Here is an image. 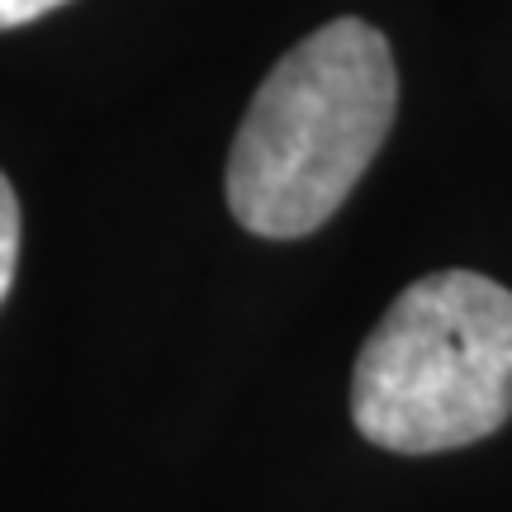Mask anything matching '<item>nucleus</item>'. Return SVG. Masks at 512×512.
<instances>
[{
	"label": "nucleus",
	"instance_id": "2",
	"mask_svg": "<svg viewBox=\"0 0 512 512\" xmlns=\"http://www.w3.org/2000/svg\"><path fill=\"white\" fill-rule=\"evenodd\" d=\"M512 418V290L475 271L413 280L351 375V422L399 456L456 451Z\"/></svg>",
	"mask_w": 512,
	"mask_h": 512
},
{
	"label": "nucleus",
	"instance_id": "4",
	"mask_svg": "<svg viewBox=\"0 0 512 512\" xmlns=\"http://www.w3.org/2000/svg\"><path fill=\"white\" fill-rule=\"evenodd\" d=\"M57 5H67V0H0V29H19L29 19H43Z\"/></svg>",
	"mask_w": 512,
	"mask_h": 512
},
{
	"label": "nucleus",
	"instance_id": "1",
	"mask_svg": "<svg viewBox=\"0 0 512 512\" xmlns=\"http://www.w3.org/2000/svg\"><path fill=\"white\" fill-rule=\"evenodd\" d=\"M399 110L389 38L366 19H332L256 86L233 152L228 209L271 242L309 238L347 204Z\"/></svg>",
	"mask_w": 512,
	"mask_h": 512
},
{
	"label": "nucleus",
	"instance_id": "3",
	"mask_svg": "<svg viewBox=\"0 0 512 512\" xmlns=\"http://www.w3.org/2000/svg\"><path fill=\"white\" fill-rule=\"evenodd\" d=\"M15 266H19V200H15V185L5 181L0 171V304L15 285Z\"/></svg>",
	"mask_w": 512,
	"mask_h": 512
}]
</instances>
